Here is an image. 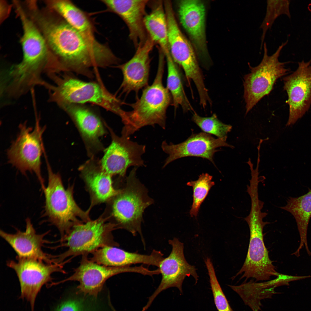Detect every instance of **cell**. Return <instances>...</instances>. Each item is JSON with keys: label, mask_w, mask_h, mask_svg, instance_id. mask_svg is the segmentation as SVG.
<instances>
[{"label": "cell", "mask_w": 311, "mask_h": 311, "mask_svg": "<svg viewBox=\"0 0 311 311\" xmlns=\"http://www.w3.org/2000/svg\"><path fill=\"white\" fill-rule=\"evenodd\" d=\"M81 177L89 192L91 206L110 201L119 192L113 187L111 177L102 169L100 161L94 156L79 168Z\"/></svg>", "instance_id": "obj_23"}, {"label": "cell", "mask_w": 311, "mask_h": 311, "mask_svg": "<svg viewBox=\"0 0 311 311\" xmlns=\"http://www.w3.org/2000/svg\"><path fill=\"white\" fill-rule=\"evenodd\" d=\"M109 129L112 141L100 160L102 169L111 176L118 175L123 178L129 167L145 166L142 156L145 152V146L131 141L124 134L119 137Z\"/></svg>", "instance_id": "obj_14"}, {"label": "cell", "mask_w": 311, "mask_h": 311, "mask_svg": "<svg viewBox=\"0 0 311 311\" xmlns=\"http://www.w3.org/2000/svg\"><path fill=\"white\" fill-rule=\"evenodd\" d=\"M138 168L135 167L132 169L126 178L124 187L110 200L111 216L118 229H124L133 236L139 234L145 246L141 229L143 214L153 200L149 196L147 189L136 177Z\"/></svg>", "instance_id": "obj_6"}, {"label": "cell", "mask_w": 311, "mask_h": 311, "mask_svg": "<svg viewBox=\"0 0 311 311\" xmlns=\"http://www.w3.org/2000/svg\"><path fill=\"white\" fill-rule=\"evenodd\" d=\"M192 120L204 132L213 134L226 141L227 134L232 128L231 125L225 124L219 120L215 114L210 117H204L194 112Z\"/></svg>", "instance_id": "obj_32"}, {"label": "cell", "mask_w": 311, "mask_h": 311, "mask_svg": "<svg viewBox=\"0 0 311 311\" xmlns=\"http://www.w3.org/2000/svg\"><path fill=\"white\" fill-rule=\"evenodd\" d=\"M108 218L101 217L74 226L60 240L62 244L58 247H66L67 250L54 256V262L61 263L69 257L71 259L80 255L92 254L105 246L118 247L119 244L115 240L112 233L118 229L117 225L108 221Z\"/></svg>", "instance_id": "obj_7"}, {"label": "cell", "mask_w": 311, "mask_h": 311, "mask_svg": "<svg viewBox=\"0 0 311 311\" xmlns=\"http://www.w3.org/2000/svg\"><path fill=\"white\" fill-rule=\"evenodd\" d=\"M311 59L299 62L296 70L283 78V89L289 107L286 126L295 124L309 110L311 104Z\"/></svg>", "instance_id": "obj_16"}, {"label": "cell", "mask_w": 311, "mask_h": 311, "mask_svg": "<svg viewBox=\"0 0 311 311\" xmlns=\"http://www.w3.org/2000/svg\"><path fill=\"white\" fill-rule=\"evenodd\" d=\"M37 26L62 72L92 78V67H105L113 62V54L107 46L83 34L56 12L42 16Z\"/></svg>", "instance_id": "obj_1"}, {"label": "cell", "mask_w": 311, "mask_h": 311, "mask_svg": "<svg viewBox=\"0 0 311 311\" xmlns=\"http://www.w3.org/2000/svg\"><path fill=\"white\" fill-rule=\"evenodd\" d=\"M71 118L77 128L90 158L104 150L99 138L106 133L99 116L83 104H71L60 107Z\"/></svg>", "instance_id": "obj_19"}, {"label": "cell", "mask_w": 311, "mask_h": 311, "mask_svg": "<svg viewBox=\"0 0 311 311\" xmlns=\"http://www.w3.org/2000/svg\"><path fill=\"white\" fill-rule=\"evenodd\" d=\"M168 242L172 246L171 251L168 256L161 261L158 267L162 275L161 282L149 297L142 311L147 309L156 297L163 291L170 287H176L182 293L183 282L186 276H193L196 283L198 281V276L195 267L189 264L185 257L183 244L176 238L169 240Z\"/></svg>", "instance_id": "obj_15"}, {"label": "cell", "mask_w": 311, "mask_h": 311, "mask_svg": "<svg viewBox=\"0 0 311 311\" xmlns=\"http://www.w3.org/2000/svg\"><path fill=\"white\" fill-rule=\"evenodd\" d=\"M45 6L60 15L71 26L87 37L94 38L93 28L85 13L70 1H44Z\"/></svg>", "instance_id": "obj_27"}, {"label": "cell", "mask_w": 311, "mask_h": 311, "mask_svg": "<svg viewBox=\"0 0 311 311\" xmlns=\"http://www.w3.org/2000/svg\"><path fill=\"white\" fill-rule=\"evenodd\" d=\"M36 115L34 128L28 127L24 122L19 126V132L7 150L8 163L24 175L29 171L34 173L43 190L44 181L41 174V157L45 149L42 135L45 126L41 127L39 117Z\"/></svg>", "instance_id": "obj_8"}, {"label": "cell", "mask_w": 311, "mask_h": 311, "mask_svg": "<svg viewBox=\"0 0 311 311\" xmlns=\"http://www.w3.org/2000/svg\"><path fill=\"white\" fill-rule=\"evenodd\" d=\"M265 217L263 214L255 213L244 218L250 229L249 243L246 259L235 277L242 274L241 279L251 278L257 281L268 280L271 276L277 277L280 274L276 271L264 243L263 228L269 223L263 221Z\"/></svg>", "instance_id": "obj_10"}, {"label": "cell", "mask_w": 311, "mask_h": 311, "mask_svg": "<svg viewBox=\"0 0 311 311\" xmlns=\"http://www.w3.org/2000/svg\"><path fill=\"white\" fill-rule=\"evenodd\" d=\"M226 141L221 139L215 138L204 132L192 134L185 141L177 144L172 143L168 144L166 141H163L161 148L168 156L163 168L177 159L188 156L205 158L215 164L213 157L215 153L219 151L217 148L221 147L234 148Z\"/></svg>", "instance_id": "obj_17"}, {"label": "cell", "mask_w": 311, "mask_h": 311, "mask_svg": "<svg viewBox=\"0 0 311 311\" xmlns=\"http://www.w3.org/2000/svg\"><path fill=\"white\" fill-rule=\"evenodd\" d=\"M15 10L22 26L21 42L23 56L21 62L12 65V73L20 82L35 84L42 79V73L55 69L57 61L40 32L22 7L18 6Z\"/></svg>", "instance_id": "obj_3"}, {"label": "cell", "mask_w": 311, "mask_h": 311, "mask_svg": "<svg viewBox=\"0 0 311 311\" xmlns=\"http://www.w3.org/2000/svg\"><path fill=\"white\" fill-rule=\"evenodd\" d=\"M292 281V277L289 276L280 274L274 280L267 282L256 283L252 281L236 286L229 285L234 291L240 296L244 302L249 306L253 310L256 302V311L260 307L257 303V299L260 300L264 298L262 294L267 292L274 293V289L279 286L287 285L289 282ZM261 304V303H260Z\"/></svg>", "instance_id": "obj_26"}, {"label": "cell", "mask_w": 311, "mask_h": 311, "mask_svg": "<svg viewBox=\"0 0 311 311\" xmlns=\"http://www.w3.org/2000/svg\"><path fill=\"white\" fill-rule=\"evenodd\" d=\"M88 255H82L79 265L74 273L67 278L56 283L67 281H76L79 283L77 292L85 295L97 298L106 281L115 275L126 272L135 273L148 275L150 270L143 265L112 267L101 265L91 261Z\"/></svg>", "instance_id": "obj_12"}, {"label": "cell", "mask_w": 311, "mask_h": 311, "mask_svg": "<svg viewBox=\"0 0 311 311\" xmlns=\"http://www.w3.org/2000/svg\"><path fill=\"white\" fill-rule=\"evenodd\" d=\"M288 42L282 43L276 52L270 56L268 55L267 45L264 42L263 56L260 63L253 67L248 63L250 72L243 77L245 115L262 98L270 93L277 79L289 71L285 66L287 62H280L278 60L281 50Z\"/></svg>", "instance_id": "obj_9"}, {"label": "cell", "mask_w": 311, "mask_h": 311, "mask_svg": "<svg viewBox=\"0 0 311 311\" xmlns=\"http://www.w3.org/2000/svg\"><path fill=\"white\" fill-rule=\"evenodd\" d=\"M212 179V177L208 173H203L197 180L187 183V185L192 187L193 189V202L189 212L191 217H197L201 205L215 185Z\"/></svg>", "instance_id": "obj_30"}, {"label": "cell", "mask_w": 311, "mask_h": 311, "mask_svg": "<svg viewBox=\"0 0 311 311\" xmlns=\"http://www.w3.org/2000/svg\"><path fill=\"white\" fill-rule=\"evenodd\" d=\"M155 44L149 37L145 43L136 49L131 59L116 67L121 71L123 75L119 89L122 94H128L131 92L134 91L137 98L139 90L148 85L150 63L149 55Z\"/></svg>", "instance_id": "obj_20"}, {"label": "cell", "mask_w": 311, "mask_h": 311, "mask_svg": "<svg viewBox=\"0 0 311 311\" xmlns=\"http://www.w3.org/2000/svg\"><path fill=\"white\" fill-rule=\"evenodd\" d=\"M281 208L290 213L295 218L300 237L299 246L297 250L299 252L304 245L307 253L310 252L308 246L307 235L308 224L311 217V190L300 196L289 197L287 204Z\"/></svg>", "instance_id": "obj_28"}, {"label": "cell", "mask_w": 311, "mask_h": 311, "mask_svg": "<svg viewBox=\"0 0 311 311\" xmlns=\"http://www.w3.org/2000/svg\"><path fill=\"white\" fill-rule=\"evenodd\" d=\"M25 230H17L14 234L6 233L1 230L0 235L12 247L17 255V257L37 259L47 263H54L52 255L43 252L42 247L45 243L50 242L44 239L49 231L37 234L31 219H26Z\"/></svg>", "instance_id": "obj_22"}, {"label": "cell", "mask_w": 311, "mask_h": 311, "mask_svg": "<svg viewBox=\"0 0 311 311\" xmlns=\"http://www.w3.org/2000/svg\"><path fill=\"white\" fill-rule=\"evenodd\" d=\"M84 295L80 297H71L61 302L54 311H98L94 304L88 300Z\"/></svg>", "instance_id": "obj_34"}, {"label": "cell", "mask_w": 311, "mask_h": 311, "mask_svg": "<svg viewBox=\"0 0 311 311\" xmlns=\"http://www.w3.org/2000/svg\"><path fill=\"white\" fill-rule=\"evenodd\" d=\"M266 14L260 28L262 31L260 49L263 46L266 33L270 29L275 20L280 16L285 14L290 17V2L288 0H268Z\"/></svg>", "instance_id": "obj_31"}, {"label": "cell", "mask_w": 311, "mask_h": 311, "mask_svg": "<svg viewBox=\"0 0 311 311\" xmlns=\"http://www.w3.org/2000/svg\"><path fill=\"white\" fill-rule=\"evenodd\" d=\"M91 261L103 265L112 267L131 266L142 264L158 267L164 258L160 251L153 249L149 255L129 252L117 247L107 246L92 254Z\"/></svg>", "instance_id": "obj_24"}, {"label": "cell", "mask_w": 311, "mask_h": 311, "mask_svg": "<svg viewBox=\"0 0 311 311\" xmlns=\"http://www.w3.org/2000/svg\"><path fill=\"white\" fill-rule=\"evenodd\" d=\"M149 0H105L102 1L108 9L119 16L126 24L129 36L136 49L144 44L149 36L144 18Z\"/></svg>", "instance_id": "obj_21"}, {"label": "cell", "mask_w": 311, "mask_h": 311, "mask_svg": "<svg viewBox=\"0 0 311 311\" xmlns=\"http://www.w3.org/2000/svg\"><path fill=\"white\" fill-rule=\"evenodd\" d=\"M45 159L48 182L43 190L45 204L43 215L57 228L61 240L74 226L90 220V210L84 211L79 207L73 198V187L65 189L60 175L54 172L47 157Z\"/></svg>", "instance_id": "obj_5"}, {"label": "cell", "mask_w": 311, "mask_h": 311, "mask_svg": "<svg viewBox=\"0 0 311 311\" xmlns=\"http://www.w3.org/2000/svg\"><path fill=\"white\" fill-rule=\"evenodd\" d=\"M168 29V42L174 62L183 68L186 77L191 79L200 94L207 91L193 47L181 32L175 18L171 2L164 3Z\"/></svg>", "instance_id": "obj_11"}, {"label": "cell", "mask_w": 311, "mask_h": 311, "mask_svg": "<svg viewBox=\"0 0 311 311\" xmlns=\"http://www.w3.org/2000/svg\"><path fill=\"white\" fill-rule=\"evenodd\" d=\"M70 72L54 75L51 78L54 85L49 84V101L60 108L71 104L96 105L120 116L124 103L106 89L100 78L98 81L86 82L72 75Z\"/></svg>", "instance_id": "obj_4"}, {"label": "cell", "mask_w": 311, "mask_h": 311, "mask_svg": "<svg viewBox=\"0 0 311 311\" xmlns=\"http://www.w3.org/2000/svg\"><path fill=\"white\" fill-rule=\"evenodd\" d=\"M210 278V282L215 304L218 311H233L217 278L214 268L211 259L205 261Z\"/></svg>", "instance_id": "obj_33"}, {"label": "cell", "mask_w": 311, "mask_h": 311, "mask_svg": "<svg viewBox=\"0 0 311 311\" xmlns=\"http://www.w3.org/2000/svg\"><path fill=\"white\" fill-rule=\"evenodd\" d=\"M0 22L1 23L8 16L11 7L4 1H0Z\"/></svg>", "instance_id": "obj_35"}, {"label": "cell", "mask_w": 311, "mask_h": 311, "mask_svg": "<svg viewBox=\"0 0 311 311\" xmlns=\"http://www.w3.org/2000/svg\"><path fill=\"white\" fill-rule=\"evenodd\" d=\"M164 59V56H159L158 70L152 84L144 88L141 96L136 98L135 102L126 104L132 109L124 111L120 117L124 125L122 132L128 136L147 126L158 124L165 129L166 111L171 104L172 97L168 89L163 84Z\"/></svg>", "instance_id": "obj_2"}, {"label": "cell", "mask_w": 311, "mask_h": 311, "mask_svg": "<svg viewBox=\"0 0 311 311\" xmlns=\"http://www.w3.org/2000/svg\"><path fill=\"white\" fill-rule=\"evenodd\" d=\"M167 67V88L172 96V105L176 109L180 105L184 112L194 111L184 90L180 72L176 63L169 53L165 55Z\"/></svg>", "instance_id": "obj_29"}, {"label": "cell", "mask_w": 311, "mask_h": 311, "mask_svg": "<svg viewBox=\"0 0 311 311\" xmlns=\"http://www.w3.org/2000/svg\"><path fill=\"white\" fill-rule=\"evenodd\" d=\"M178 11L180 22L190 38L198 56L202 60L207 59L204 4L199 0H181L178 3Z\"/></svg>", "instance_id": "obj_18"}, {"label": "cell", "mask_w": 311, "mask_h": 311, "mask_svg": "<svg viewBox=\"0 0 311 311\" xmlns=\"http://www.w3.org/2000/svg\"><path fill=\"white\" fill-rule=\"evenodd\" d=\"M16 261H7V265L17 275L20 287V297L29 302L31 311H34L36 298L41 287L52 281L53 273H66L63 265L67 261L60 263H47L34 259L16 257Z\"/></svg>", "instance_id": "obj_13"}, {"label": "cell", "mask_w": 311, "mask_h": 311, "mask_svg": "<svg viewBox=\"0 0 311 311\" xmlns=\"http://www.w3.org/2000/svg\"><path fill=\"white\" fill-rule=\"evenodd\" d=\"M150 3L151 11L144 18L145 27L149 36L164 55L170 52L168 42V29L166 18L162 1H154Z\"/></svg>", "instance_id": "obj_25"}]
</instances>
